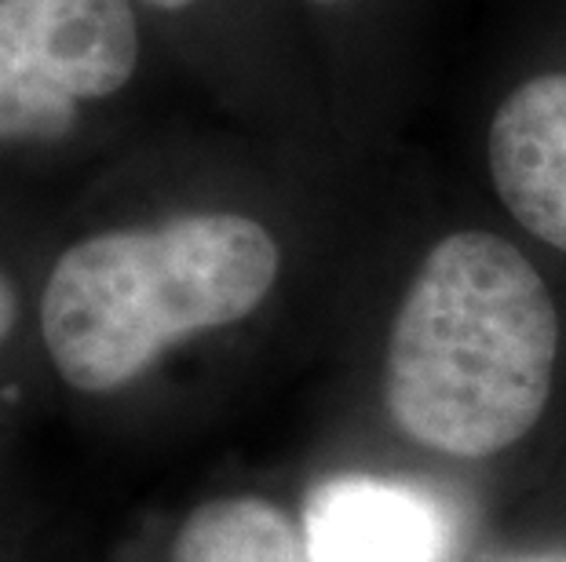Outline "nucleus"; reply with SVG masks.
<instances>
[{
    "instance_id": "3",
    "label": "nucleus",
    "mask_w": 566,
    "mask_h": 562,
    "mask_svg": "<svg viewBox=\"0 0 566 562\" xmlns=\"http://www.w3.org/2000/svg\"><path fill=\"white\" fill-rule=\"evenodd\" d=\"M136 63L132 0H0V158L63 147Z\"/></svg>"
},
{
    "instance_id": "9",
    "label": "nucleus",
    "mask_w": 566,
    "mask_h": 562,
    "mask_svg": "<svg viewBox=\"0 0 566 562\" xmlns=\"http://www.w3.org/2000/svg\"><path fill=\"white\" fill-rule=\"evenodd\" d=\"M0 562H38L30 552V533L27 530L0 537Z\"/></svg>"
},
{
    "instance_id": "4",
    "label": "nucleus",
    "mask_w": 566,
    "mask_h": 562,
    "mask_svg": "<svg viewBox=\"0 0 566 562\" xmlns=\"http://www.w3.org/2000/svg\"><path fill=\"white\" fill-rule=\"evenodd\" d=\"M490 172L512 216L566 253V74L526 81L501 103Z\"/></svg>"
},
{
    "instance_id": "6",
    "label": "nucleus",
    "mask_w": 566,
    "mask_h": 562,
    "mask_svg": "<svg viewBox=\"0 0 566 562\" xmlns=\"http://www.w3.org/2000/svg\"><path fill=\"white\" fill-rule=\"evenodd\" d=\"M165 562H311V552L293 519L268 497L223 494L187 511Z\"/></svg>"
},
{
    "instance_id": "10",
    "label": "nucleus",
    "mask_w": 566,
    "mask_h": 562,
    "mask_svg": "<svg viewBox=\"0 0 566 562\" xmlns=\"http://www.w3.org/2000/svg\"><path fill=\"white\" fill-rule=\"evenodd\" d=\"M147 4H154V8H165V11H176V8L195 4V0H147Z\"/></svg>"
},
{
    "instance_id": "5",
    "label": "nucleus",
    "mask_w": 566,
    "mask_h": 562,
    "mask_svg": "<svg viewBox=\"0 0 566 562\" xmlns=\"http://www.w3.org/2000/svg\"><path fill=\"white\" fill-rule=\"evenodd\" d=\"M311 562H439L442 533L431 508L399 486L340 478L304 508Z\"/></svg>"
},
{
    "instance_id": "7",
    "label": "nucleus",
    "mask_w": 566,
    "mask_h": 562,
    "mask_svg": "<svg viewBox=\"0 0 566 562\" xmlns=\"http://www.w3.org/2000/svg\"><path fill=\"white\" fill-rule=\"evenodd\" d=\"M38 271L11 245V223L0 220V432L15 435L44 405L33 358V293Z\"/></svg>"
},
{
    "instance_id": "2",
    "label": "nucleus",
    "mask_w": 566,
    "mask_h": 562,
    "mask_svg": "<svg viewBox=\"0 0 566 562\" xmlns=\"http://www.w3.org/2000/svg\"><path fill=\"white\" fill-rule=\"evenodd\" d=\"M559 354V310L520 248L461 231L431 248L395 315L384 402L428 449L479 460L541 421Z\"/></svg>"
},
{
    "instance_id": "1",
    "label": "nucleus",
    "mask_w": 566,
    "mask_h": 562,
    "mask_svg": "<svg viewBox=\"0 0 566 562\" xmlns=\"http://www.w3.org/2000/svg\"><path fill=\"white\" fill-rule=\"evenodd\" d=\"M282 274L256 216L187 209L77 234L38 271L33 358L41 394L70 405L125 402L176 354L249 321Z\"/></svg>"
},
{
    "instance_id": "8",
    "label": "nucleus",
    "mask_w": 566,
    "mask_h": 562,
    "mask_svg": "<svg viewBox=\"0 0 566 562\" xmlns=\"http://www.w3.org/2000/svg\"><path fill=\"white\" fill-rule=\"evenodd\" d=\"M15 435L0 432V537L27 530V511L19 500V475H15Z\"/></svg>"
}]
</instances>
